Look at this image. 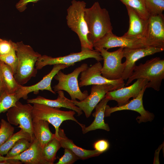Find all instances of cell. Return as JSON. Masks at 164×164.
Here are the masks:
<instances>
[{
    "label": "cell",
    "instance_id": "1",
    "mask_svg": "<svg viewBox=\"0 0 164 164\" xmlns=\"http://www.w3.org/2000/svg\"><path fill=\"white\" fill-rule=\"evenodd\" d=\"M84 17L88 30V40L93 45L107 33L112 32V26L108 10L95 2L85 10Z\"/></svg>",
    "mask_w": 164,
    "mask_h": 164
},
{
    "label": "cell",
    "instance_id": "2",
    "mask_svg": "<svg viewBox=\"0 0 164 164\" xmlns=\"http://www.w3.org/2000/svg\"><path fill=\"white\" fill-rule=\"evenodd\" d=\"M15 47L18 65L14 76L18 83L23 86L32 77L36 76L38 70L35 67L36 63L41 55L22 41L15 43Z\"/></svg>",
    "mask_w": 164,
    "mask_h": 164
},
{
    "label": "cell",
    "instance_id": "3",
    "mask_svg": "<svg viewBox=\"0 0 164 164\" xmlns=\"http://www.w3.org/2000/svg\"><path fill=\"white\" fill-rule=\"evenodd\" d=\"M139 78L147 80V88H152L159 91L164 79V60L159 57L153 58L144 63L135 67L132 75L125 85L127 86L134 80Z\"/></svg>",
    "mask_w": 164,
    "mask_h": 164
},
{
    "label": "cell",
    "instance_id": "4",
    "mask_svg": "<svg viewBox=\"0 0 164 164\" xmlns=\"http://www.w3.org/2000/svg\"><path fill=\"white\" fill-rule=\"evenodd\" d=\"M67 10V24L78 35L81 50H93V44L88 40V30L84 17L86 3L83 1L73 0Z\"/></svg>",
    "mask_w": 164,
    "mask_h": 164
},
{
    "label": "cell",
    "instance_id": "5",
    "mask_svg": "<svg viewBox=\"0 0 164 164\" xmlns=\"http://www.w3.org/2000/svg\"><path fill=\"white\" fill-rule=\"evenodd\" d=\"M32 104V121L43 120L48 121L54 127L55 135L59 140V127L64 121H74L80 126L82 130L85 127V125L79 123L75 118L76 112L73 110L64 111L61 110L59 108L52 107L43 104L36 103Z\"/></svg>",
    "mask_w": 164,
    "mask_h": 164
},
{
    "label": "cell",
    "instance_id": "6",
    "mask_svg": "<svg viewBox=\"0 0 164 164\" xmlns=\"http://www.w3.org/2000/svg\"><path fill=\"white\" fill-rule=\"evenodd\" d=\"M88 67L87 63H84L68 74H64L61 70L59 71L54 77L55 80L58 81V84L53 87L54 91L55 92L60 90L66 91L72 100L77 99L82 101L85 99L89 94L87 91L83 92L81 91L78 78L80 74Z\"/></svg>",
    "mask_w": 164,
    "mask_h": 164
},
{
    "label": "cell",
    "instance_id": "7",
    "mask_svg": "<svg viewBox=\"0 0 164 164\" xmlns=\"http://www.w3.org/2000/svg\"><path fill=\"white\" fill-rule=\"evenodd\" d=\"M123 48L120 47L113 52H109L105 48L98 49L102 56L104 63L101 72L102 76L110 80H116L121 78L125 63H122L123 57Z\"/></svg>",
    "mask_w": 164,
    "mask_h": 164
},
{
    "label": "cell",
    "instance_id": "8",
    "mask_svg": "<svg viewBox=\"0 0 164 164\" xmlns=\"http://www.w3.org/2000/svg\"><path fill=\"white\" fill-rule=\"evenodd\" d=\"M90 58H94L97 62L103 60L99 52L95 50L87 49L81 50L79 52L72 53L65 56L56 57L45 55H41L37 61L35 67L37 70H39L48 65L65 64L72 66L74 65L75 63Z\"/></svg>",
    "mask_w": 164,
    "mask_h": 164
},
{
    "label": "cell",
    "instance_id": "9",
    "mask_svg": "<svg viewBox=\"0 0 164 164\" xmlns=\"http://www.w3.org/2000/svg\"><path fill=\"white\" fill-rule=\"evenodd\" d=\"M32 106L30 103L23 104L19 101L15 105L9 108L7 111L8 122L28 133L33 138L34 137L32 127Z\"/></svg>",
    "mask_w": 164,
    "mask_h": 164
},
{
    "label": "cell",
    "instance_id": "10",
    "mask_svg": "<svg viewBox=\"0 0 164 164\" xmlns=\"http://www.w3.org/2000/svg\"><path fill=\"white\" fill-rule=\"evenodd\" d=\"M147 46L164 49V16H150L147 20L143 37Z\"/></svg>",
    "mask_w": 164,
    "mask_h": 164
},
{
    "label": "cell",
    "instance_id": "11",
    "mask_svg": "<svg viewBox=\"0 0 164 164\" xmlns=\"http://www.w3.org/2000/svg\"><path fill=\"white\" fill-rule=\"evenodd\" d=\"M102 66L100 62H97L80 73L78 83L80 87L94 84H111L118 89L124 87V80L121 78L116 80H110L103 77L101 70Z\"/></svg>",
    "mask_w": 164,
    "mask_h": 164
},
{
    "label": "cell",
    "instance_id": "12",
    "mask_svg": "<svg viewBox=\"0 0 164 164\" xmlns=\"http://www.w3.org/2000/svg\"><path fill=\"white\" fill-rule=\"evenodd\" d=\"M164 50V48L151 46L137 48H124L123 56L126 60L121 78L123 80H127L130 77L136 66L135 63L141 58Z\"/></svg>",
    "mask_w": 164,
    "mask_h": 164
},
{
    "label": "cell",
    "instance_id": "13",
    "mask_svg": "<svg viewBox=\"0 0 164 164\" xmlns=\"http://www.w3.org/2000/svg\"><path fill=\"white\" fill-rule=\"evenodd\" d=\"M118 89L111 84L92 85L90 95L82 101L72 100L73 102L83 111L87 118L89 117L96 106L108 91Z\"/></svg>",
    "mask_w": 164,
    "mask_h": 164
},
{
    "label": "cell",
    "instance_id": "14",
    "mask_svg": "<svg viewBox=\"0 0 164 164\" xmlns=\"http://www.w3.org/2000/svg\"><path fill=\"white\" fill-rule=\"evenodd\" d=\"M53 67L49 73L45 76L43 78L37 83L28 86H22L15 93V96L17 101L21 98L27 100L28 94L33 92L36 94L39 93V91L47 90L54 94L56 92L52 90L51 82L53 78L60 70L68 68L71 66L65 64H56Z\"/></svg>",
    "mask_w": 164,
    "mask_h": 164
},
{
    "label": "cell",
    "instance_id": "15",
    "mask_svg": "<svg viewBox=\"0 0 164 164\" xmlns=\"http://www.w3.org/2000/svg\"><path fill=\"white\" fill-rule=\"evenodd\" d=\"M93 47L95 50L101 48L108 49L116 47L137 48L148 46L143 39H132L121 36H118L112 32L106 34L94 43Z\"/></svg>",
    "mask_w": 164,
    "mask_h": 164
},
{
    "label": "cell",
    "instance_id": "16",
    "mask_svg": "<svg viewBox=\"0 0 164 164\" xmlns=\"http://www.w3.org/2000/svg\"><path fill=\"white\" fill-rule=\"evenodd\" d=\"M146 88L145 86L141 90L136 97L133 98L125 105L113 107H111L107 105L105 110V117H109L112 113L116 111L130 110L137 112L140 114V116H138L136 118L139 123L142 122L151 121L154 118V115L153 113L146 111L143 104V97Z\"/></svg>",
    "mask_w": 164,
    "mask_h": 164
},
{
    "label": "cell",
    "instance_id": "17",
    "mask_svg": "<svg viewBox=\"0 0 164 164\" xmlns=\"http://www.w3.org/2000/svg\"><path fill=\"white\" fill-rule=\"evenodd\" d=\"M148 82V80L145 79H138L132 84L128 87L108 91L104 97L109 101H117L118 106L125 105L129 102L131 98L136 97Z\"/></svg>",
    "mask_w": 164,
    "mask_h": 164
},
{
    "label": "cell",
    "instance_id": "18",
    "mask_svg": "<svg viewBox=\"0 0 164 164\" xmlns=\"http://www.w3.org/2000/svg\"><path fill=\"white\" fill-rule=\"evenodd\" d=\"M4 157L19 160L26 164H48L43 156V148L35 137L30 147L26 150L14 156Z\"/></svg>",
    "mask_w": 164,
    "mask_h": 164
},
{
    "label": "cell",
    "instance_id": "19",
    "mask_svg": "<svg viewBox=\"0 0 164 164\" xmlns=\"http://www.w3.org/2000/svg\"><path fill=\"white\" fill-rule=\"evenodd\" d=\"M125 6L129 18V27L127 32L122 36L132 39H143L147 20L141 18L131 7Z\"/></svg>",
    "mask_w": 164,
    "mask_h": 164
},
{
    "label": "cell",
    "instance_id": "20",
    "mask_svg": "<svg viewBox=\"0 0 164 164\" xmlns=\"http://www.w3.org/2000/svg\"><path fill=\"white\" fill-rule=\"evenodd\" d=\"M56 92L58 95L56 99H49L38 96L36 98L27 99V103L42 104L54 108H66L74 111L78 116L82 114V111L73 102L72 100L65 97L63 91H59Z\"/></svg>",
    "mask_w": 164,
    "mask_h": 164
},
{
    "label": "cell",
    "instance_id": "21",
    "mask_svg": "<svg viewBox=\"0 0 164 164\" xmlns=\"http://www.w3.org/2000/svg\"><path fill=\"white\" fill-rule=\"evenodd\" d=\"M58 134L61 148L70 149L79 158V159L85 160L97 156L101 154L95 150L86 149L76 145L72 140L66 136L63 130L60 128Z\"/></svg>",
    "mask_w": 164,
    "mask_h": 164
},
{
    "label": "cell",
    "instance_id": "22",
    "mask_svg": "<svg viewBox=\"0 0 164 164\" xmlns=\"http://www.w3.org/2000/svg\"><path fill=\"white\" fill-rule=\"evenodd\" d=\"M109 100L104 97L95 107V111L92 114L94 119L91 124L87 127H85L82 130L85 134L91 131L101 129L107 131L110 130L108 125L104 121V112L106 106Z\"/></svg>",
    "mask_w": 164,
    "mask_h": 164
},
{
    "label": "cell",
    "instance_id": "23",
    "mask_svg": "<svg viewBox=\"0 0 164 164\" xmlns=\"http://www.w3.org/2000/svg\"><path fill=\"white\" fill-rule=\"evenodd\" d=\"M48 121L43 120L32 121V127L34 137L42 147L55 136L50 131Z\"/></svg>",
    "mask_w": 164,
    "mask_h": 164
},
{
    "label": "cell",
    "instance_id": "24",
    "mask_svg": "<svg viewBox=\"0 0 164 164\" xmlns=\"http://www.w3.org/2000/svg\"><path fill=\"white\" fill-rule=\"evenodd\" d=\"M0 65L5 87V92L9 94H15L22 85L19 84L16 82L9 66L1 60Z\"/></svg>",
    "mask_w": 164,
    "mask_h": 164
},
{
    "label": "cell",
    "instance_id": "25",
    "mask_svg": "<svg viewBox=\"0 0 164 164\" xmlns=\"http://www.w3.org/2000/svg\"><path fill=\"white\" fill-rule=\"evenodd\" d=\"M59 139L55 136L43 148V156L48 164H53L56 159L57 152L61 148Z\"/></svg>",
    "mask_w": 164,
    "mask_h": 164
},
{
    "label": "cell",
    "instance_id": "26",
    "mask_svg": "<svg viewBox=\"0 0 164 164\" xmlns=\"http://www.w3.org/2000/svg\"><path fill=\"white\" fill-rule=\"evenodd\" d=\"M21 138L28 139L31 142L33 139L28 133L21 128L19 131L13 134L6 142L0 146V155L2 156L6 155L16 142Z\"/></svg>",
    "mask_w": 164,
    "mask_h": 164
},
{
    "label": "cell",
    "instance_id": "27",
    "mask_svg": "<svg viewBox=\"0 0 164 164\" xmlns=\"http://www.w3.org/2000/svg\"><path fill=\"white\" fill-rule=\"evenodd\" d=\"M125 6H129L142 19L147 20L150 17L146 9L145 0H119Z\"/></svg>",
    "mask_w": 164,
    "mask_h": 164
},
{
    "label": "cell",
    "instance_id": "28",
    "mask_svg": "<svg viewBox=\"0 0 164 164\" xmlns=\"http://www.w3.org/2000/svg\"><path fill=\"white\" fill-rule=\"evenodd\" d=\"M146 9L150 16L161 15L164 10V0H145Z\"/></svg>",
    "mask_w": 164,
    "mask_h": 164
},
{
    "label": "cell",
    "instance_id": "29",
    "mask_svg": "<svg viewBox=\"0 0 164 164\" xmlns=\"http://www.w3.org/2000/svg\"><path fill=\"white\" fill-rule=\"evenodd\" d=\"M31 142L25 138L19 139L9 150L5 157H12L20 154L28 149L30 146Z\"/></svg>",
    "mask_w": 164,
    "mask_h": 164
},
{
    "label": "cell",
    "instance_id": "30",
    "mask_svg": "<svg viewBox=\"0 0 164 164\" xmlns=\"http://www.w3.org/2000/svg\"><path fill=\"white\" fill-rule=\"evenodd\" d=\"M0 146L6 142L14 134V128L4 119L0 122Z\"/></svg>",
    "mask_w": 164,
    "mask_h": 164
},
{
    "label": "cell",
    "instance_id": "31",
    "mask_svg": "<svg viewBox=\"0 0 164 164\" xmlns=\"http://www.w3.org/2000/svg\"><path fill=\"white\" fill-rule=\"evenodd\" d=\"M15 94H9L4 92L0 96V114L7 111L9 108L15 106L16 102L17 100Z\"/></svg>",
    "mask_w": 164,
    "mask_h": 164
},
{
    "label": "cell",
    "instance_id": "32",
    "mask_svg": "<svg viewBox=\"0 0 164 164\" xmlns=\"http://www.w3.org/2000/svg\"><path fill=\"white\" fill-rule=\"evenodd\" d=\"M0 60L4 62L11 68L14 75L16 73L18 65V58L15 47L9 53L0 56Z\"/></svg>",
    "mask_w": 164,
    "mask_h": 164
},
{
    "label": "cell",
    "instance_id": "33",
    "mask_svg": "<svg viewBox=\"0 0 164 164\" xmlns=\"http://www.w3.org/2000/svg\"><path fill=\"white\" fill-rule=\"evenodd\" d=\"M64 149L63 155L59 159L56 164H72L79 159L70 149L67 148Z\"/></svg>",
    "mask_w": 164,
    "mask_h": 164
},
{
    "label": "cell",
    "instance_id": "34",
    "mask_svg": "<svg viewBox=\"0 0 164 164\" xmlns=\"http://www.w3.org/2000/svg\"><path fill=\"white\" fill-rule=\"evenodd\" d=\"M15 49V42L0 38V56L9 53Z\"/></svg>",
    "mask_w": 164,
    "mask_h": 164
},
{
    "label": "cell",
    "instance_id": "35",
    "mask_svg": "<svg viewBox=\"0 0 164 164\" xmlns=\"http://www.w3.org/2000/svg\"><path fill=\"white\" fill-rule=\"evenodd\" d=\"M110 144L108 141L104 139L98 140L93 144L94 150L101 154L108 150Z\"/></svg>",
    "mask_w": 164,
    "mask_h": 164
},
{
    "label": "cell",
    "instance_id": "36",
    "mask_svg": "<svg viewBox=\"0 0 164 164\" xmlns=\"http://www.w3.org/2000/svg\"><path fill=\"white\" fill-rule=\"evenodd\" d=\"M39 0H19L16 3L15 7L20 12L24 11L27 8V5L30 2L35 3Z\"/></svg>",
    "mask_w": 164,
    "mask_h": 164
},
{
    "label": "cell",
    "instance_id": "37",
    "mask_svg": "<svg viewBox=\"0 0 164 164\" xmlns=\"http://www.w3.org/2000/svg\"><path fill=\"white\" fill-rule=\"evenodd\" d=\"M5 89L2 75V70L0 65V97L5 92Z\"/></svg>",
    "mask_w": 164,
    "mask_h": 164
},
{
    "label": "cell",
    "instance_id": "38",
    "mask_svg": "<svg viewBox=\"0 0 164 164\" xmlns=\"http://www.w3.org/2000/svg\"><path fill=\"white\" fill-rule=\"evenodd\" d=\"M162 146V144L161 145H160L159 148L156 151L155 153L157 154H155L154 164H159V162L158 159L159 154V151Z\"/></svg>",
    "mask_w": 164,
    "mask_h": 164
},
{
    "label": "cell",
    "instance_id": "39",
    "mask_svg": "<svg viewBox=\"0 0 164 164\" xmlns=\"http://www.w3.org/2000/svg\"><path fill=\"white\" fill-rule=\"evenodd\" d=\"M1 129H0V132H1Z\"/></svg>",
    "mask_w": 164,
    "mask_h": 164
},
{
    "label": "cell",
    "instance_id": "40",
    "mask_svg": "<svg viewBox=\"0 0 164 164\" xmlns=\"http://www.w3.org/2000/svg\"></svg>",
    "mask_w": 164,
    "mask_h": 164
}]
</instances>
